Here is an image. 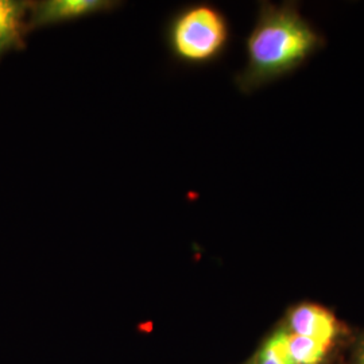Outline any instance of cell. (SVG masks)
I'll list each match as a JSON object with an SVG mask.
<instances>
[{
  "label": "cell",
  "instance_id": "7a4b0ae2",
  "mask_svg": "<svg viewBox=\"0 0 364 364\" xmlns=\"http://www.w3.org/2000/svg\"><path fill=\"white\" fill-rule=\"evenodd\" d=\"M165 41L170 55L182 65H212L230 48L231 25L215 4H188L170 16Z\"/></svg>",
  "mask_w": 364,
  "mask_h": 364
},
{
  "label": "cell",
  "instance_id": "52a82bcc",
  "mask_svg": "<svg viewBox=\"0 0 364 364\" xmlns=\"http://www.w3.org/2000/svg\"><path fill=\"white\" fill-rule=\"evenodd\" d=\"M255 364H293L289 352V332L285 328L275 331L264 341Z\"/></svg>",
  "mask_w": 364,
  "mask_h": 364
},
{
  "label": "cell",
  "instance_id": "277c9868",
  "mask_svg": "<svg viewBox=\"0 0 364 364\" xmlns=\"http://www.w3.org/2000/svg\"><path fill=\"white\" fill-rule=\"evenodd\" d=\"M289 332L332 346L338 335V321L324 306L304 302L289 313Z\"/></svg>",
  "mask_w": 364,
  "mask_h": 364
},
{
  "label": "cell",
  "instance_id": "6da1fadb",
  "mask_svg": "<svg viewBox=\"0 0 364 364\" xmlns=\"http://www.w3.org/2000/svg\"><path fill=\"white\" fill-rule=\"evenodd\" d=\"M326 46V36L302 15L299 3L260 1L235 85L245 95L258 92L297 72Z\"/></svg>",
  "mask_w": 364,
  "mask_h": 364
},
{
  "label": "cell",
  "instance_id": "3957f363",
  "mask_svg": "<svg viewBox=\"0 0 364 364\" xmlns=\"http://www.w3.org/2000/svg\"><path fill=\"white\" fill-rule=\"evenodd\" d=\"M115 0H39L31 1L28 13V30L58 26L108 14L122 7Z\"/></svg>",
  "mask_w": 364,
  "mask_h": 364
},
{
  "label": "cell",
  "instance_id": "5b68a950",
  "mask_svg": "<svg viewBox=\"0 0 364 364\" xmlns=\"http://www.w3.org/2000/svg\"><path fill=\"white\" fill-rule=\"evenodd\" d=\"M30 0H0V61L26 48Z\"/></svg>",
  "mask_w": 364,
  "mask_h": 364
},
{
  "label": "cell",
  "instance_id": "8992f818",
  "mask_svg": "<svg viewBox=\"0 0 364 364\" xmlns=\"http://www.w3.org/2000/svg\"><path fill=\"white\" fill-rule=\"evenodd\" d=\"M329 348V344L289 332V352L293 364H321Z\"/></svg>",
  "mask_w": 364,
  "mask_h": 364
},
{
  "label": "cell",
  "instance_id": "ba28073f",
  "mask_svg": "<svg viewBox=\"0 0 364 364\" xmlns=\"http://www.w3.org/2000/svg\"><path fill=\"white\" fill-rule=\"evenodd\" d=\"M356 364H364V340L360 343L358 351H356V359H355Z\"/></svg>",
  "mask_w": 364,
  "mask_h": 364
}]
</instances>
